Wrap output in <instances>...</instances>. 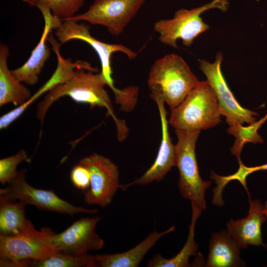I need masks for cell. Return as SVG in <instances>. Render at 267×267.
<instances>
[{
	"label": "cell",
	"mask_w": 267,
	"mask_h": 267,
	"mask_svg": "<svg viewBox=\"0 0 267 267\" xmlns=\"http://www.w3.org/2000/svg\"><path fill=\"white\" fill-rule=\"evenodd\" d=\"M49 43L56 55L57 64L45 83L51 89L37 105V118L41 125L50 106L61 97L68 96L76 102L88 104L91 107L106 108L116 124L118 139L123 140L128 129L125 121L115 115L110 97L105 89L107 82L102 73H97L98 68L92 67L87 61L79 60L73 62L71 59L64 58L60 52L61 44L55 38L51 39Z\"/></svg>",
	"instance_id": "6da1fadb"
},
{
	"label": "cell",
	"mask_w": 267,
	"mask_h": 267,
	"mask_svg": "<svg viewBox=\"0 0 267 267\" xmlns=\"http://www.w3.org/2000/svg\"><path fill=\"white\" fill-rule=\"evenodd\" d=\"M199 82L185 61L175 53L156 60L147 80L151 97H162L171 109L179 105Z\"/></svg>",
	"instance_id": "7a4b0ae2"
},
{
	"label": "cell",
	"mask_w": 267,
	"mask_h": 267,
	"mask_svg": "<svg viewBox=\"0 0 267 267\" xmlns=\"http://www.w3.org/2000/svg\"><path fill=\"white\" fill-rule=\"evenodd\" d=\"M171 110L168 122L175 129L207 130L221 120L217 96L207 80L199 82L179 105Z\"/></svg>",
	"instance_id": "3957f363"
},
{
	"label": "cell",
	"mask_w": 267,
	"mask_h": 267,
	"mask_svg": "<svg viewBox=\"0 0 267 267\" xmlns=\"http://www.w3.org/2000/svg\"><path fill=\"white\" fill-rule=\"evenodd\" d=\"M200 132V130L176 129L178 142L175 150L180 194L204 211L207 207L205 193L211 181L203 180L199 172L195 149Z\"/></svg>",
	"instance_id": "277c9868"
},
{
	"label": "cell",
	"mask_w": 267,
	"mask_h": 267,
	"mask_svg": "<svg viewBox=\"0 0 267 267\" xmlns=\"http://www.w3.org/2000/svg\"><path fill=\"white\" fill-rule=\"evenodd\" d=\"M53 232L44 227H35L15 235H0V267H31L33 261L45 260L58 250L49 241Z\"/></svg>",
	"instance_id": "5b68a950"
},
{
	"label": "cell",
	"mask_w": 267,
	"mask_h": 267,
	"mask_svg": "<svg viewBox=\"0 0 267 267\" xmlns=\"http://www.w3.org/2000/svg\"><path fill=\"white\" fill-rule=\"evenodd\" d=\"M228 6L227 0H213L191 9H180L176 12L173 18L156 22L154 29L159 34V41L162 44L177 48V42L180 39L184 45L188 46L197 36L210 28L200 15L213 8L224 11Z\"/></svg>",
	"instance_id": "8992f818"
},
{
	"label": "cell",
	"mask_w": 267,
	"mask_h": 267,
	"mask_svg": "<svg viewBox=\"0 0 267 267\" xmlns=\"http://www.w3.org/2000/svg\"><path fill=\"white\" fill-rule=\"evenodd\" d=\"M27 169L18 171L17 176L3 188L1 194L12 200H18L26 205H32L41 210L55 212L73 216L79 213L94 214L96 208L88 209L76 206L58 196L53 190L36 188L26 180Z\"/></svg>",
	"instance_id": "52a82bcc"
},
{
	"label": "cell",
	"mask_w": 267,
	"mask_h": 267,
	"mask_svg": "<svg viewBox=\"0 0 267 267\" xmlns=\"http://www.w3.org/2000/svg\"><path fill=\"white\" fill-rule=\"evenodd\" d=\"M89 29L90 26L84 23L79 24L75 21L64 20L54 30V33L61 44L73 40H81L89 44L98 55L101 65V72L107 85L114 93L115 99L121 98L125 91L124 89H119L114 86L111 76V55L115 52H122L129 59H133L137 54L124 45L107 44L97 40L91 35Z\"/></svg>",
	"instance_id": "ba28073f"
},
{
	"label": "cell",
	"mask_w": 267,
	"mask_h": 267,
	"mask_svg": "<svg viewBox=\"0 0 267 267\" xmlns=\"http://www.w3.org/2000/svg\"><path fill=\"white\" fill-rule=\"evenodd\" d=\"M79 163L89 170L90 176V186L83 191L85 203L102 208L110 205L121 185L118 166L96 153L83 158Z\"/></svg>",
	"instance_id": "9c48e42d"
},
{
	"label": "cell",
	"mask_w": 267,
	"mask_h": 267,
	"mask_svg": "<svg viewBox=\"0 0 267 267\" xmlns=\"http://www.w3.org/2000/svg\"><path fill=\"white\" fill-rule=\"evenodd\" d=\"M146 0H94L85 12L66 20L85 21L107 28L112 35L122 33Z\"/></svg>",
	"instance_id": "30bf717a"
},
{
	"label": "cell",
	"mask_w": 267,
	"mask_h": 267,
	"mask_svg": "<svg viewBox=\"0 0 267 267\" xmlns=\"http://www.w3.org/2000/svg\"><path fill=\"white\" fill-rule=\"evenodd\" d=\"M222 54L220 52L217 53L213 63L199 60L201 70L216 92L221 114L225 117L229 126L253 123L259 115L255 111L243 107L235 99L222 72Z\"/></svg>",
	"instance_id": "8fae6325"
},
{
	"label": "cell",
	"mask_w": 267,
	"mask_h": 267,
	"mask_svg": "<svg viewBox=\"0 0 267 267\" xmlns=\"http://www.w3.org/2000/svg\"><path fill=\"white\" fill-rule=\"evenodd\" d=\"M101 219L102 216L81 218L63 231L51 233L49 241L59 252L73 256H85L89 251L100 250L104 241L95 228Z\"/></svg>",
	"instance_id": "7c38bea8"
},
{
	"label": "cell",
	"mask_w": 267,
	"mask_h": 267,
	"mask_svg": "<svg viewBox=\"0 0 267 267\" xmlns=\"http://www.w3.org/2000/svg\"><path fill=\"white\" fill-rule=\"evenodd\" d=\"M156 103L162 127V140L158 154L152 166L140 177L130 182L121 184L120 188L126 190L134 185H146L154 181H160L167 174L176 166L175 146L172 142L168 130L167 112L164 106L165 101L162 97L155 96L151 97Z\"/></svg>",
	"instance_id": "4fadbf2b"
},
{
	"label": "cell",
	"mask_w": 267,
	"mask_h": 267,
	"mask_svg": "<svg viewBox=\"0 0 267 267\" xmlns=\"http://www.w3.org/2000/svg\"><path fill=\"white\" fill-rule=\"evenodd\" d=\"M35 6L41 11L44 20L42 36L28 60L20 67L11 70V73L18 81L30 86H34L38 83L41 71L50 56V49L45 44L48 34L52 30H55L62 21L54 16L50 10L43 3H38Z\"/></svg>",
	"instance_id": "5bb4252c"
},
{
	"label": "cell",
	"mask_w": 267,
	"mask_h": 267,
	"mask_svg": "<svg viewBox=\"0 0 267 267\" xmlns=\"http://www.w3.org/2000/svg\"><path fill=\"white\" fill-rule=\"evenodd\" d=\"M249 209L247 216L241 219H230L226 223V230L240 246L245 249L248 246H262L267 245L262 238V226L267 221L264 213V205L257 199L252 200L248 196Z\"/></svg>",
	"instance_id": "9a60e30c"
},
{
	"label": "cell",
	"mask_w": 267,
	"mask_h": 267,
	"mask_svg": "<svg viewBox=\"0 0 267 267\" xmlns=\"http://www.w3.org/2000/svg\"><path fill=\"white\" fill-rule=\"evenodd\" d=\"M172 225L162 232H150L134 248L122 253L94 255L96 267H137L145 255L163 236L175 230Z\"/></svg>",
	"instance_id": "2e32d148"
},
{
	"label": "cell",
	"mask_w": 267,
	"mask_h": 267,
	"mask_svg": "<svg viewBox=\"0 0 267 267\" xmlns=\"http://www.w3.org/2000/svg\"><path fill=\"white\" fill-rule=\"evenodd\" d=\"M241 248L226 229L212 233L209 240L207 267L246 266L240 257Z\"/></svg>",
	"instance_id": "e0dca14e"
},
{
	"label": "cell",
	"mask_w": 267,
	"mask_h": 267,
	"mask_svg": "<svg viewBox=\"0 0 267 267\" xmlns=\"http://www.w3.org/2000/svg\"><path fill=\"white\" fill-rule=\"evenodd\" d=\"M9 51L7 46L0 44V106L11 103L16 106L28 101L32 95L30 90L11 73L7 65Z\"/></svg>",
	"instance_id": "ac0fdd59"
},
{
	"label": "cell",
	"mask_w": 267,
	"mask_h": 267,
	"mask_svg": "<svg viewBox=\"0 0 267 267\" xmlns=\"http://www.w3.org/2000/svg\"><path fill=\"white\" fill-rule=\"evenodd\" d=\"M26 206L0 194V235H17L35 227L26 217Z\"/></svg>",
	"instance_id": "d6986e66"
},
{
	"label": "cell",
	"mask_w": 267,
	"mask_h": 267,
	"mask_svg": "<svg viewBox=\"0 0 267 267\" xmlns=\"http://www.w3.org/2000/svg\"><path fill=\"white\" fill-rule=\"evenodd\" d=\"M191 205V219L189 226V231L186 242L180 251L174 257L167 259L161 254L155 255L147 264L148 267H189L191 257L196 255L198 244L195 241L196 223L203 211L197 206Z\"/></svg>",
	"instance_id": "ffe728a7"
},
{
	"label": "cell",
	"mask_w": 267,
	"mask_h": 267,
	"mask_svg": "<svg viewBox=\"0 0 267 267\" xmlns=\"http://www.w3.org/2000/svg\"><path fill=\"white\" fill-rule=\"evenodd\" d=\"M267 120V114L260 120L244 127L241 124L229 126L227 132L235 137V141L230 148L232 154L236 156L238 163L242 162L240 154L244 145L247 142L263 143L264 139L258 133V130Z\"/></svg>",
	"instance_id": "44dd1931"
},
{
	"label": "cell",
	"mask_w": 267,
	"mask_h": 267,
	"mask_svg": "<svg viewBox=\"0 0 267 267\" xmlns=\"http://www.w3.org/2000/svg\"><path fill=\"white\" fill-rule=\"evenodd\" d=\"M33 267H96L94 255L73 256L58 252L42 261H33Z\"/></svg>",
	"instance_id": "7402d4cb"
},
{
	"label": "cell",
	"mask_w": 267,
	"mask_h": 267,
	"mask_svg": "<svg viewBox=\"0 0 267 267\" xmlns=\"http://www.w3.org/2000/svg\"><path fill=\"white\" fill-rule=\"evenodd\" d=\"M29 6H35L38 3L46 5L52 14L61 19L66 20L73 17L84 4L85 0H22Z\"/></svg>",
	"instance_id": "603a6c76"
},
{
	"label": "cell",
	"mask_w": 267,
	"mask_h": 267,
	"mask_svg": "<svg viewBox=\"0 0 267 267\" xmlns=\"http://www.w3.org/2000/svg\"><path fill=\"white\" fill-rule=\"evenodd\" d=\"M30 163L26 151L19 150L15 154L0 160V182L4 186L8 184L17 175V167L22 162Z\"/></svg>",
	"instance_id": "cb8c5ba5"
},
{
	"label": "cell",
	"mask_w": 267,
	"mask_h": 267,
	"mask_svg": "<svg viewBox=\"0 0 267 267\" xmlns=\"http://www.w3.org/2000/svg\"><path fill=\"white\" fill-rule=\"evenodd\" d=\"M70 179L75 187L83 191L90 186L89 172L86 167L79 163L72 168L70 172Z\"/></svg>",
	"instance_id": "d4e9b609"
},
{
	"label": "cell",
	"mask_w": 267,
	"mask_h": 267,
	"mask_svg": "<svg viewBox=\"0 0 267 267\" xmlns=\"http://www.w3.org/2000/svg\"><path fill=\"white\" fill-rule=\"evenodd\" d=\"M245 172L248 175L258 171H267V163L259 166L245 167Z\"/></svg>",
	"instance_id": "484cf974"
},
{
	"label": "cell",
	"mask_w": 267,
	"mask_h": 267,
	"mask_svg": "<svg viewBox=\"0 0 267 267\" xmlns=\"http://www.w3.org/2000/svg\"><path fill=\"white\" fill-rule=\"evenodd\" d=\"M264 213L267 220V200L265 202L264 205Z\"/></svg>",
	"instance_id": "4316f807"
}]
</instances>
